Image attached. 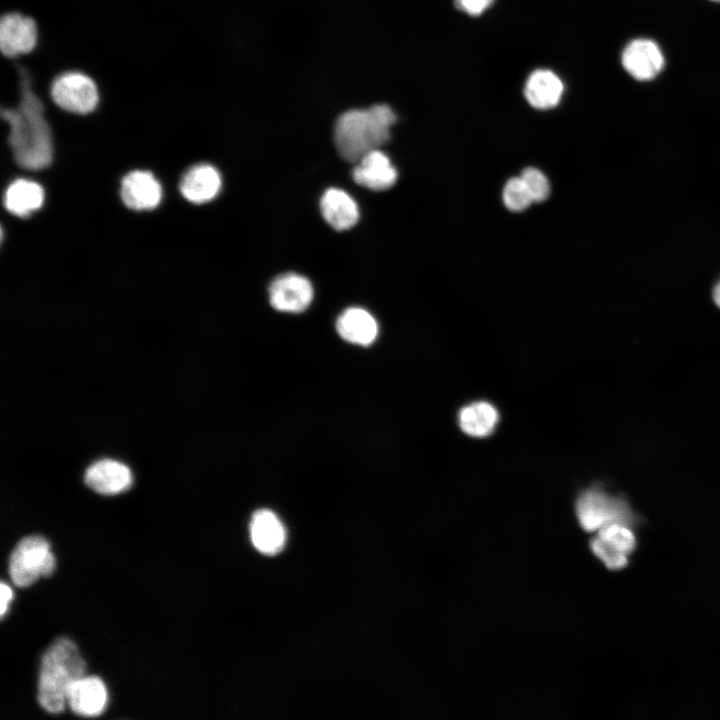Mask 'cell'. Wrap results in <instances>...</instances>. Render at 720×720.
<instances>
[{
  "label": "cell",
  "mask_w": 720,
  "mask_h": 720,
  "mask_svg": "<svg viewBox=\"0 0 720 720\" xmlns=\"http://www.w3.org/2000/svg\"><path fill=\"white\" fill-rule=\"evenodd\" d=\"M20 102L17 108H3L2 118L10 127L9 145L19 166L29 170L47 167L53 156L52 134L44 106L33 89L29 71L18 67Z\"/></svg>",
  "instance_id": "cell-1"
},
{
  "label": "cell",
  "mask_w": 720,
  "mask_h": 720,
  "mask_svg": "<svg viewBox=\"0 0 720 720\" xmlns=\"http://www.w3.org/2000/svg\"><path fill=\"white\" fill-rule=\"evenodd\" d=\"M397 117L391 106L375 103L342 112L334 125V142L340 156L356 163L362 156L380 149L391 138Z\"/></svg>",
  "instance_id": "cell-2"
},
{
  "label": "cell",
  "mask_w": 720,
  "mask_h": 720,
  "mask_svg": "<svg viewBox=\"0 0 720 720\" xmlns=\"http://www.w3.org/2000/svg\"><path fill=\"white\" fill-rule=\"evenodd\" d=\"M85 675L86 663L74 642L65 637L56 639L41 658L38 703L48 713L62 712L69 688Z\"/></svg>",
  "instance_id": "cell-3"
},
{
  "label": "cell",
  "mask_w": 720,
  "mask_h": 720,
  "mask_svg": "<svg viewBox=\"0 0 720 720\" xmlns=\"http://www.w3.org/2000/svg\"><path fill=\"white\" fill-rule=\"evenodd\" d=\"M576 515L580 526L587 532H597L613 523L631 526L635 519L624 498L610 495L600 487L582 492L576 501Z\"/></svg>",
  "instance_id": "cell-4"
},
{
  "label": "cell",
  "mask_w": 720,
  "mask_h": 720,
  "mask_svg": "<svg viewBox=\"0 0 720 720\" xmlns=\"http://www.w3.org/2000/svg\"><path fill=\"white\" fill-rule=\"evenodd\" d=\"M55 565L49 542L42 536L32 535L16 544L9 557L8 571L13 584L24 588L41 576H50Z\"/></svg>",
  "instance_id": "cell-5"
},
{
  "label": "cell",
  "mask_w": 720,
  "mask_h": 720,
  "mask_svg": "<svg viewBox=\"0 0 720 720\" xmlns=\"http://www.w3.org/2000/svg\"><path fill=\"white\" fill-rule=\"evenodd\" d=\"M50 95L58 107L76 114L92 112L99 101L96 83L79 71H68L56 76L50 86Z\"/></svg>",
  "instance_id": "cell-6"
},
{
  "label": "cell",
  "mask_w": 720,
  "mask_h": 720,
  "mask_svg": "<svg viewBox=\"0 0 720 720\" xmlns=\"http://www.w3.org/2000/svg\"><path fill=\"white\" fill-rule=\"evenodd\" d=\"M624 70L640 82L655 79L664 69L665 56L658 43L649 38L629 41L621 54Z\"/></svg>",
  "instance_id": "cell-7"
},
{
  "label": "cell",
  "mask_w": 720,
  "mask_h": 720,
  "mask_svg": "<svg viewBox=\"0 0 720 720\" xmlns=\"http://www.w3.org/2000/svg\"><path fill=\"white\" fill-rule=\"evenodd\" d=\"M35 21L18 12L6 13L0 20V48L4 56L16 57L30 53L37 44Z\"/></svg>",
  "instance_id": "cell-8"
},
{
  "label": "cell",
  "mask_w": 720,
  "mask_h": 720,
  "mask_svg": "<svg viewBox=\"0 0 720 720\" xmlns=\"http://www.w3.org/2000/svg\"><path fill=\"white\" fill-rule=\"evenodd\" d=\"M268 291L271 306L282 312H302L313 298L310 281L295 273L278 276L272 281Z\"/></svg>",
  "instance_id": "cell-9"
},
{
  "label": "cell",
  "mask_w": 720,
  "mask_h": 720,
  "mask_svg": "<svg viewBox=\"0 0 720 720\" xmlns=\"http://www.w3.org/2000/svg\"><path fill=\"white\" fill-rule=\"evenodd\" d=\"M133 481L129 467L114 459H100L84 473L85 484L102 495H115L129 489Z\"/></svg>",
  "instance_id": "cell-10"
},
{
  "label": "cell",
  "mask_w": 720,
  "mask_h": 720,
  "mask_svg": "<svg viewBox=\"0 0 720 720\" xmlns=\"http://www.w3.org/2000/svg\"><path fill=\"white\" fill-rule=\"evenodd\" d=\"M108 694L103 681L96 676H83L76 680L67 693V705L76 715L96 717L107 704Z\"/></svg>",
  "instance_id": "cell-11"
},
{
  "label": "cell",
  "mask_w": 720,
  "mask_h": 720,
  "mask_svg": "<svg viewBox=\"0 0 720 720\" xmlns=\"http://www.w3.org/2000/svg\"><path fill=\"white\" fill-rule=\"evenodd\" d=\"M353 169L354 181L374 191L386 190L397 180V171L380 149L362 156Z\"/></svg>",
  "instance_id": "cell-12"
},
{
  "label": "cell",
  "mask_w": 720,
  "mask_h": 720,
  "mask_svg": "<svg viewBox=\"0 0 720 720\" xmlns=\"http://www.w3.org/2000/svg\"><path fill=\"white\" fill-rule=\"evenodd\" d=\"M161 194V186L150 172L133 171L122 180L121 197L128 208L153 209L159 204Z\"/></svg>",
  "instance_id": "cell-13"
},
{
  "label": "cell",
  "mask_w": 720,
  "mask_h": 720,
  "mask_svg": "<svg viewBox=\"0 0 720 720\" xmlns=\"http://www.w3.org/2000/svg\"><path fill=\"white\" fill-rule=\"evenodd\" d=\"M251 540L255 548L266 555L279 553L286 543V530L271 510H257L250 523Z\"/></svg>",
  "instance_id": "cell-14"
},
{
  "label": "cell",
  "mask_w": 720,
  "mask_h": 720,
  "mask_svg": "<svg viewBox=\"0 0 720 720\" xmlns=\"http://www.w3.org/2000/svg\"><path fill=\"white\" fill-rule=\"evenodd\" d=\"M564 85L553 71L537 69L526 80L524 96L527 102L539 110L557 106L561 100Z\"/></svg>",
  "instance_id": "cell-15"
},
{
  "label": "cell",
  "mask_w": 720,
  "mask_h": 720,
  "mask_svg": "<svg viewBox=\"0 0 720 720\" xmlns=\"http://www.w3.org/2000/svg\"><path fill=\"white\" fill-rule=\"evenodd\" d=\"M220 187L221 178L218 171L207 164L192 167L180 182L182 195L196 204L212 200L218 194Z\"/></svg>",
  "instance_id": "cell-16"
},
{
  "label": "cell",
  "mask_w": 720,
  "mask_h": 720,
  "mask_svg": "<svg viewBox=\"0 0 720 720\" xmlns=\"http://www.w3.org/2000/svg\"><path fill=\"white\" fill-rule=\"evenodd\" d=\"M322 215L326 222L336 230H346L354 226L359 218L356 202L345 191L329 188L320 201Z\"/></svg>",
  "instance_id": "cell-17"
},
{
  "label": "cell",
  "mask_w": 720,
  "mask_h": 720,
  "mask_svg": "<svg viewBox=\"0 0 720 720\" xmlns=\"http://www.w3.org/2000/svg\"><path fill=\"white\" fill-rule=\"evenodd\" d=\"M339 335L346 341L359 345L371 344L378 333L377 322L366 310L358 307L346 309L336 324Z\"/></svg>",
  "instance_id": "cell-18"
},
{
  "label": "cell",
  "mask_w": 720,
  "mask_h": 720,
  "mask_svg": "<svg viewBox=\"0 0 720 720\" xmlns=\"http://www.w3.org/2000/svg\"><path fill=\"white\" fill-rule=\"evenodd\" d=\"M499 419L495 406L487 401H476L461 408L458 413V424L461 430L476 438L490 435Z\"/></svg>",
  "instance_id": "cell-19"
},
{
  "label": "cell",
  "mask_w": 720,
  "mask_h": 720,
  "mask_svg": "<svg viewBox=\"0 0 720 720\" xmlns=\"http://www.w3.org/2000/svg\"><path fill=\"white\" fill-rule=\"evenodd\" d=\"M44 201L43 188L36 182L17 179L7 188L4 205L11 214L26 217L38 210Z\"/></svg>",
  "instance_id": "cell-20"
},
{
  "label": "cell",
  "mask_w": 720,
  "mask_h": 720,
  "mask_svg": "<svg viewBox=\"0 0 720 720\" xmlns=\"http://www.w3.org/2000/svg\"><path fill=\"white\" fill-rule=\"evenodd\" d=\"M597 536L626 555L631 554L636 547V538L631 526L625 524L607 525L597 531Z\"/></svg>",
  "instance_id": "cell-21"
},
{
  "label": "cell",
  "mask_w": 720,
  "mask_h": 720,
  "mask_svg": "<svg viewBox=\"0 0 720 720\" xmlns=\"http://www.w3.org/2000/svg\"><path fill=\"white\" fill-rule=\"evenodd\" d=\"M503 201L505 206L514 212L523 211L534 202L521 177L511 178L506 183Z\"/></svg>",
  "instance_id": "cell-22"
},
{
  "label": "cell",
  "mask_w": 720,
  "mask_h": 720,
  "mask_svg": "<svg viewBox=\"0 0 720 720\" xmlns=\"http://www.w3.org/2000/svg\"><path fill=\"white\" fill-rule=\"evenodd\" d=\"M593 554L610 570H620L627 566L628 555L599 538L597 535L590 541Z\"/></svg>",
  "instance_id": "cell-23"
},
{
  "label": "cell",
  "mask_w": 720,
  "mask_h": 720,
  "mask_svg": "<svg viewBox=\"0 0 720 720\" xmlns=\"http://www.w3.org/2000/svg\"><path fill=\"white\" fill-rule=\"evenodd\" d=\"M525 183L534 202L544 201L550 193L547 177L539 169L528 167L520 176Z\"/></svg>",
  "instance_id": "cell-24"
},
{
  "label": "cell",
  "mask_w": 720,
  "mask_h": 720,
  "mask_svg": "<svg viewBox=\"0 0 720 720\" xmlns=\"http://www.w3.org/2000/svg\"><path fill=\"white\" fill-rule=\"evenodd\" d=\"M455 6L457 9L470 16L481 15L487 10L494 0H455Z\"/></svg>",
  "instance_id": "cell-25"
},
{
  "label": "cell",
  "mask_w": 720,
  "mask_h": 720,
  "mask_svg": "<svg viewBox=\"0 0 720 720\" xmlns=\"http://www.w3.org/2000/svg\"><path fill=\"white\" fill-rule=\"evenodd\" d=\"M0 595H1L0 615H1V618H3L8 609L9 603L12 600V590L4 582H1V585H0Z\"/></svg>",
  "instance_id": "cell-26"
},
{
  "label": "cell",
  "mask_w": 720,
  "mask_h": 720,
  "mask_svg": "<svg viewBox=\"0 0 720 720\" xmlns=\"http://www.w3.org/2000/svg\"><path fill=\"white\" fill-rule=\"evenodd\" d=\"M712 298L715 305L720 309V279L713 287Z\"/></svg>",
  "instance_id": "cell-27"
},
{
  "label": "cell",
  "mask_w": 720,
  "mask_h": 720,
  "mask_svg": "<svg viewBox=\"0 0 720 720\" xmlns=\"http://www.w3.org/2000/svg\"><path fill=\"white\" fill-rule=\"evenodd\" d=\"M710 1L720 3V0H710Z\"/></svg>",
  "instance_id": "cell-28"
}]
</instances>
